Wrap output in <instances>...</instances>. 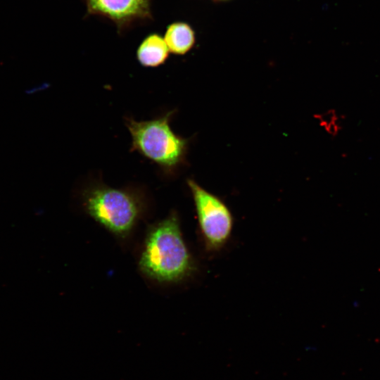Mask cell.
Returning a JSON list of instances; mask_svg holds the SVG:
<instances>
[{
	"label": "cell",
	"instance_id": "6da1fadb",
	"mask_svg": "<svg viewBox=\"0 0 380 380\" xmlns=\"http://www.w3.org/2000/svg\"><path fill=\"white\" fill-rule=\"evenodd\" d=\"M138 265L144 276L158 283H176L193 272L194 260L183 239L176 213L150 226Z\"/></svg>",
	"mask_w": 380,
	"mask_h": 380
},
{
	"label": "cell",
	"instance_id": "5b68a950",
	"mask_svg": "<svg viewBox=\"0 0 380 380\" xmlns=\"http://www.w3.org/2000/svg\"><path fill=\"white\" fill-rule=\"evenodd\" d=\"M87 13L110 20L120 31L151 18V0H85Z\"/></svg>",
	"mask_w": 380,
	"mask_h": 380
},
{
	"label": "cell",
	"instance_id": "3957f363",
	"mask_svg": "<svg viewBox=\"0 0 380 380\" xmlns=\"http://www.w3.org/2000/svg\"><path fill=\"white\" fill-rule=\"evenodd\" d=\"M172 112L149 120L126 119L132 137L133 151L158 165L165 171H172L184 160L187 140L177 135L170 126Z\"/></svg>",
	"mask_w": 380,
	"mask_h": 380
},
{
	"label": "cell",
	"instance_id": "7a4b0ae2",
	"mask_svg": "<svg viewBox=\"0 0 380 380\" xmlns=\"http://www.w3.org/2000/svg\"><path fill=\"white\" fill-rule=\"evenodd\" d=\"M86 213L112 234L125 239L143 217L144 196L137 191L93 184L82 194Z\"/></svg>",
	"mask_w": 380,
	"mask_h": 380
},
{
	"label": "cell",
	"instance_id": "52a82bcc",
	"mask_svg": "<svg viewBox=\"0 0 380 380\" xmlns=\"http://www.w3.org/2000/svg\"><path fill=\"white\" fill-rule=\"evenodd\" d=\"M164 39L170 51L175 54H184L192 47L194 35L187 24L175 23L167 27Z\"/></svg>",
	"mask_w": 380,
	"mask_h": 380
},
{
	"label": "cell",
	"instance_id": "8992f818",
	"mask_svg": "<svg viewBox=\"0 0 380 380\" xmlns=\"http://www.w3.org/2000/svg\"><path fill=\"white\" fill-rule=\"evenodd\" d=\"M169 51L164 38L153 33L146 37L139 44L137 51V58L142 66L155 68L166 61Z\"/></svg>",
	"mask_w": 380,
	"mask_h": 380
},
{
	"label": "cell",
	"instance_id": "277c9868",
	"mask_svg": "<svg viewBox=\"0 0 380 380\" xmlns=\"http://www.w3.org/2000/svg\"><path fill=\"white\" fill-rule=\"evenodd\" d=\"M192 194L198 225L207 246L217 250L227 241L233 228V217L224 203L191 179Z\"/></svg>",
	"mask_w": 380,
	"mask_h": 380
}]
</instances>
